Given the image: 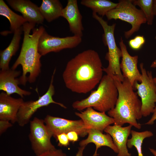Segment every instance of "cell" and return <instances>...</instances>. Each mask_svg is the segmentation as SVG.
Listing matches in <instances>:
<instances>
[{
    "mask_svg": "<svg viewBox=\"0 0 156 156\" xmlns=\"http://www.w3.org/2000/svg\"><path fill=\"white\" fill-rule=\"evenodd\" d=\"M103 68L98 53L86 50L68 62L62 78L66 87L70 91L86 94L99 83L103 77Z\"/></svg>",
    "mask_w": 156,
    "mask_h": 156,
    "instance_id": "6da1fadb",
    "label": "cell"
},
{
    "mask_svg": "<svg viewBox=\"0 0 156 156\" xmlns=\"http://www.w3.org/2000/svg\"><path fill=\"white\" fill-rule=\"evenodd\" d=\"M35 25L27 22L23 25L24 38L21 51L11 68L16 70L19 65L21 66L22 73L18 79L20 84L23 86L27 81L34 82L41 71L42 56L38 51V43L45 29L42 26L34 28Z\"/></svg>",
    "mask_w": 156,
    "mask_h": 156,
    "instance_id": "7a4b0ae2",
    "label": "cell"
},
{
    "mask_svg": "<svg viewBox=\"0 0 156 156\" xmlns=\"http://www.w3.org/2000/svg\"><path fill=\"white\" fill-rule=\"evenodd\" d=\"M118 92V97L114 107L107 112L114 118V125L122 126L127 123L140 129L141 125L137 120L142 116V102L128 79L124 78L123 82L114 80Z\"/></svg>",
    "mask_w": 156,
    "mask_h": 156,
    "instance_id": "3957f363",
    "label": "cell"
},
{
    "mask_svg": "<svg viewBox=\"0 0 156 156\" xmlns=\"http://www.w3.org/2000/svg\"><path fill=\"white\" fill-rule=\"evenodd\" d=\"M118 95L114 80L109 76L105 75L96 90L91 91L87 98L75 101L72 106L81 111L92 107L99 112L105 113L114 107Z\"/></svg>",
    "mask_w": 156,
    "mask_h": 156,
    "instance_id": "277c9868",
    "label": "cell"
},
{
    "mask_svg": "<svg viewBox=\"0 0 156 156\" xmlns=\"http://www.w3.org/2000/svg\"><path fill=\"white\" fill-rule=\"evenodd\" d=\"M92 17L98 21L103 28L104 32L103 41L108 49L105 58L108 61V65L107 67L103 68V71L114 80L122 82L124 78L121 72L120 65V59L122 57V53L120 49L116 45L114 36L116 24L109 25L107 21L95 13H92Z\"/></svg>",
    "mask_w": 156,
    "mask_h": 156,
    "instance_id": "5b68a950",
    "label": "cell"
},
{
    "mask_svg": "<svg viewBox=\"0 0 156 156\" xmlns=\"http://www.w3.org/2000/svg\"><path fill=\"white\" fill-rule=\"evenodd\" d=\"M105 16L109 20L120 19L131 25V28L124 32L126 39H128L133 33L138 31L142 24L146 22L143 12L136 7L132 0H119L117 6L108 12Z\"/></svg>",
    "mask_w": 156,
    "mask_h": 156,
    "instance_id": "8992f818",
    "label": "cell"
},
{
    "mask_svg": "<svg viewBox=\"0 0 156 156\" xmlns=\"http://www.w3.org/2000/svg\"><path fill=\"white\" fill-rule=\"evenodd\" d=\"M140 67L142 75L140 84L135 82L133 88L137 90L138 95L140 97L142 102L141 113L142 116L146 117L153 113L156 105V85L153 81L151 71H146L143 63Z\"/></svg>",
    "mask_w": 156,
    "mask_h": 156,
    "instance_id": "52a82bcc",
    "label": "cell"
},
{
    "mask_svg": "<svg viewBox=\"0 0 156 156\" xmlns=\"http://www.w3.org/2000/svg\"><path fill=\"white\" fill-rule=\"evenodd\" d=\"M55 71L56 69H55L51 76L49 88L44 94L39 96L37 100L24 101L21 105L18 112L16 122L20 126L23 127L27 124L33 114L38 109L41 107L47 106L51 104L54 103L64 108H66V107L64 104L56 102L53 99V96L55 93L53 81Z\"/></svg>",
    "mask_w": 156,
    "mask_h": 156,
    "instance_id": "ba28073f",
    "label": "cell"
},
{
    "mask_svg": "<svg viewBox=\"0 0 156 156\" xmlns=\"http://www.w3.org/2000/svg\"><path fill=\"white\" fill-rule=\"evenodd\" d=\"M52 136L44 120L35 117L30 121L29 137L32 149L36 155L56 149L51 141Z\"/></svg>",
    "mask_w": 156,
    "mask_h": 156,
    "instance_id": "9c48e42d",
    "label": "cell"
},
{
    "mask_svg": "<svg viewBox=\"0 0 156 156\" xmlns=\"http://www.w3.org/2000/svg\"><path fill=\"white\" fill-rule=\"evenodd\" d=\"M81 41V37L79 36L74 35L60 38L50 35L45 30L39 38L38 50L43 56L51 52H58L64 49L75 48Z\"/></svg>",
    "mask_w": 156,
    "mask_h": 156,
    "instance_id": "30bf717a",
    "label": "cell"
},
{
    "mask_svg": "<svg viewBox=\"0 0 156 156\" xmlns=\"http://www.w3.org/2000/svg\"><path fill=\"white\" fill-rule=\"evenodd\" d=\"M44 120L45 125L55 138L58 134H67L71 131H76L81 137L88 134V130L81 119L71 120L48 115Z\"/></svg>",
    "mask_w": 156,
    "mask_h": 156,
    "instance_id": "8fae6325",
    "label": "cell"
},
{
    "mask_svg": "<svg viewBox=\"0 0 156 156\" xmlns=\"http://www.w3.org/2000/svg\"><path fill=\"white\" fill-rule=\"evenodd\" d=\"M75 114L82 120L88 130L94 129L103 132L107 126L114 123L113 118L105 113L95 111L92 107H88L80 112H75Z\"/></svg>",
    "mask_w": 156,
    "mask_h": 156,
    "instance_id": "7c38bea8",
    "label": "cell"
},
{
    "mask_svg": "<svg viewBox=\"0 0 156 156\" xmlns=\"http://www.w3.org/2000/svg\"><path fill=\"white\" fill-rule=\"evenodd\" d=\"M122 53L120 67L124 78L128 79L132 86L136 81L141 82L142 75L137 67L138 56H132L129 53L122 38L119 43Z\"/></svg>",
    "mask_w": 156,
    "mask_h": 156,
    "instance_id": "4fadbf2b",
    "label": "cell"
},
{
    "mask_svg": "<svg viewBox=\"0 0 156 156\" xmlns=\"http://www.w3.org/2000/svg\"><path fill=\"white\" fill-rule=\"evenodd\" d=\"M21 71L11 68L0 71V90L8 95L16 93L23 98L24 96L30 95V92L22 89L18 85L20 84L18 78H16L21 73Z\"/></svg>",
    "mask_w": 156,
    "mask_h": 156,
    "instance_id": "5bb4252c",
    "label": "cell"
},
{
    "mask_svg": "<svg viewBox=\"0 0 156 156\" xmlns=\"http://www.w3.org/2000/svg\"><path fill=\"white\" fill-rule=\"evenodd\" d=\"M8 4L14 10L20 12L29 23L41 24L44 18L39 7L29 0H7Z\"/></svg>",
    "mask_w": 156,
    "mask_h": 156,
    "instance_id": "9a60e30c",
    "label": "cell"
},
{
    "mask_svg": "<svg viewBox=\"0 0 156 156\" xmlns=\"http://www.w3.org/2000/svg\"><path fill=\"white\" fill-rule=\"evenodd\" d=\"M67 21L70 31L74 35L83 36L82 16L81 14L77 0H68L66 6L63 8L62 16Z\"/></svg>",
    "mask_w": 156,
    "mask_h": 156,
    "instance_id": "2e32d148",
    "label": "cell"
},
{
    "mask_svg": "<svg viewBox=\"0 0 156 156\" xmlns=\"http://www.w3.org/2000/svg\"><path fill=\"white\" fill-rule=\"evenodd\" d=\"M132 126L130 125L125 127L115 125H109L104 131L110 135L118 148V152L117 156H131V154L128 152L127 143Z\"/></svg>",
    "mask_w": 156,
    "mask_h": 156,
    "instance_id": "e0dca14e",
    "label": "cell"
},
{
    "mask_svg": "<svg viewBox=\"0 0 156 156\" xmlns=\"http://www.w3.org/2000/svg\"><path fill=\"white\" fill-rule=\"evenodd\" d=\"M22 98H15L2 92L0 94V120L17 121V115L23 102Z\"/></svg>",
    "mask_w": 156,
    "mask_h": 156,
    "instance_id": "ac0fdd59",
    "label": "cell"
},
{
    "mask_svg": "<svg viewBox=\"0 0 156 156\" xmlns=\"http://www.w3.org/2000/svg\"><path fill=\"white\" fill-rule=\"evenodd\" d=\"M88 137L85 139L82 140L79 143L80 146H86L92 143L96 146V149L92 156H97L98 149L103 146L109 147L116 153L118 152V149L114 143L112 138L108 133L104 134L101 131L94 129H90L88 131Z\"/></svg>",
    "mask_w": 156,
    "mask_h": 156,
    "instance_id": "d6986e66",
    "label": "cell"
},
{
    "mask_svg": "<svg viewBox=\"0 0 156 156\" xmlns=\"http://www.w3.org/2000/svg\"><path fill=\"white\" fill-rule=\"evenodd\" d=\"M23 31V26L16 30L14 32L12 39L9 45L0 52V68L2 70L10 68V62L19 49L21 35Z\"/></svg>",
    "mask_w": 156,
    "mask_h": 156,
    "instance_id": "ffe728a7",
    "label": "cell"
},
{
    "mask_svg": "<svg viewBox=\"0 0 156 156\" xmlns=\"http://www.w3.org/2000/svg\"><path fill=\"white\" fill-rule=\"evenodd\" d=\"M63 6L58 0H43L39 7L44 19L50 22L62 16Z\"/></svg>",
    "mask_w": 156,
    "mask_h": 156,
    "instance_id": "44dd1931",
    "label": "cell"
},
{
    "mask_svg": "<svg viewBox=\"0 0 156 156\" xmlns=\"http://www.w3.org/2000/svg\"><path fill=\"white\" fill-rule=\"evenodd\" d=\"M0 15L8 19L10 24V31L14 33L27 22L22 16L18 14L12 10L3 0H0Z\"/></svg>",
    "mask_w": 156,
    "mask_h": 156,
    "instance_id": "7402d4cb",
    "label": "cell"
},
{
    "mask_svg": "<svg viewBox=\"0 0 156 156\" xmlns=\"http://www.w3.org/2000/svg\"><path fill=\"white\" fill-rule=\"evenodd\" d=\"M82 5L90 8L93 12L103 16L109 11L116 8L118 3H114L109 0H82Z\"/></svg>",
    "mask_w": 156,
    "mask_h": 156,
    "instance_id": "603a6c76",
    "label": "cell"
},
{
    "mask_svg": "<svg viewBox=\"0 0 156 156\" xmlns=\"http://www.w3.org/2000/svg\"><path fill=\"white\" fill-rule=\"evenodd\" d=\"M131 138L128 140L127 147L131 148L133 146L135 147L138 152V156H144L142 153V146L144 139L153 136V133L150 131H146L139 132L131 130Z\"/></svg>",
    "mask_w": 156,
    "mask_h": 156,
    "instance_id": "cb8c5ba5",
    "label": "cell"
},
{
    "mask_svg": "<svg viewBox=\"0 0 156 156\" xmlns=\"http://www.w3.org/2000/svg\"><path fill=\"white\" fill-rule=\"evenodd\" d=\"M132 2L135 5H138L144 14L147 24L152 25L154 16L153 0H132Z\"/></svg>",
    "mask_w": 156,
    "mask_h": 156,
    "instance_id": "d4e9b609",
    "label": "cell"
},
{
    "mask_svg": "<svg viewBox=\"0 0 156 156\" xmlns=\"http://www.w3.org/2000/svg\"><path fill=\"white\" fill-rule=\"evenodd\" d=\"M145 40L143 36L138 35L129 41V45L132 49L138 50L144 44Z\"/></svg>",
    "mask_w": 156,
    "mask_h": 156,
    "instance_id": "484cf974",
    "label": "cell"
},
{
    "mask_svg": "<svg viewBox=\"0 0 156 156\" xmlns=\"http://www.w3.org/2000/svg\"><path fill=\"white\" fill-rule=\"evenodd\" d=\"M55 139L58 141V146H67L69 144L70 141L66 133H62L57 135Z\"/></svg>",
    "mask_w": 156,
    "mask_h": 156,
    "instance_id": "4316f807",
    "label": "cell"
},
{
    "mask_svg": "<svg viewBox=\"0 0 156 156\" xmlns=\"http://www.w3.org/2000/svg\"><path fill=\"white\" fill-rule=\"evenodd\" d=\"M36 156H66V155L62 150L56 149L55 150L46 152Z\"/></svg>",
    "mask_w": 156,
    "mask_h": 156,
    "instance_id": "83f0119b",
    "label": "cell"
},
{
    "mask_svg": "<svg viewBox=\"0 0 156 156\" xmlns=\"http://www.w3.org/2000/svg\"><path fill=\"white\" fill-rule=\"evenodd\" d=\"M10 121L4 120H0V134L1 135L7 129L11 127L12 125Z\"/></svg>",
    "mask_w": 156,
    "mask_h": 156,
    "instance_id": "f1b7e54d",
    "label": "cell"
},
{
    "mask_svg": "<svg viewBox=\"0 0 156 156\" xmlns=\"http://www.w3.org/2000/svg\"><path fill=\"white\" fill-rule=\"evenodd\" d=\"M66 134L70 141L75 142L78 140L79 135L76 131H70Z\"/></svg>",
    "mask_w": 156,
    "mask_h": 156,
    "instance_id": "f546056e",
    "label": "cell"
},
{
    "mask_svg": "<svg viewBox=\"0 0 156 156\" xmlns=\"http://www.w3.org/2000/svg\"><path fill=\"white\" fill-rule=\"evenodd\" d=\"M153 114L151 119L145 124L147 125H153L155 121L156 120V106L155 107L153 112Z\"/></svg>",
    "mask_w": 156,
    "mask_h": 156,
    "instance_id": "4dcf8cb0",
    "label": "cell"
},
{
    "mask_svg": "<svg viewBox=\"0 0 156 156\" xmlns=\"http://www.w3.org/2000/svg\"><path fill=\"white\" fill-rule=\"evenodd\" d=\"M85 147L86 146H82L79 147L75 156H83V152Z\"/></svg>",
    "mask_w": 156,
    "mask_h": 156,
    "instance_id": "1f68e13d",
    "label": "cell"
},
{
    "mask_svg": "<svg viewBox=\"0 0 156 156\" xmlns=\"http://www.w3.org/2000/svg\"><path fill=\"white\" fill-rule=\"evenodd\" d=\"M153 12L154 16L156 15V0H153ZM155 38L156 40V36Z\"/></svg>",
    "mask_w": 156,
    "mask_h": 156,
    "instance_id": "d6a6232c",
    "label": "cell"
},
{
    "mask_svg": "<svg viewBox=\"0 0 156 156\" xmlns=\"http://www.w3.org/2000/svg\"><path fill=\"white\" fill-rule=\"evenodd\" d=\"M150 151L154 155L156 156V150L153 148H149Z\"/></svg>",
    "mask_w": 156,
    "mask_h": 156,
    "instance_id": "836d02e7",
    "label": "cell"
},
{
    "mask_svg": "<svg viewBox=\"0 0 156 156\" xmlns=\"http://www.w3.org/2000/svg\"><path fill=\"white\" fill-rule=\"evenodd\" d=\"M150 67L152 68H156V59L152 62Z\"/></svg>",
    "mask_w": 156,
    "mask_h": 156,
    "instance_id": "e575fe53",
    "label": "cell"
},
{
    "mask_svg": "<svg viewBox=\"0 0 156 156\" xmlns=\"http://www.w3.org/2000/svg\"><path fill=\"white\" fill-rule=\"evenodd\" d=\"M153 81L155 85H156V77L154 78H153Z\"/></svg>",
    "mask_w": 156,
    "mask_h": 156,
    "instance_id": "d590c367",
    "label": "cell"
},
{
    "mask_svg": "<svg viewBox=\"0 0 156 156\" xmlns=\"http://www.w3.org/2000/svg\"></svg>",
    "mask_w": 156,
    "mask_h": 156,
    "instance_id": "8d00e7d4",
    "label": "cell"
}]
</instances>
